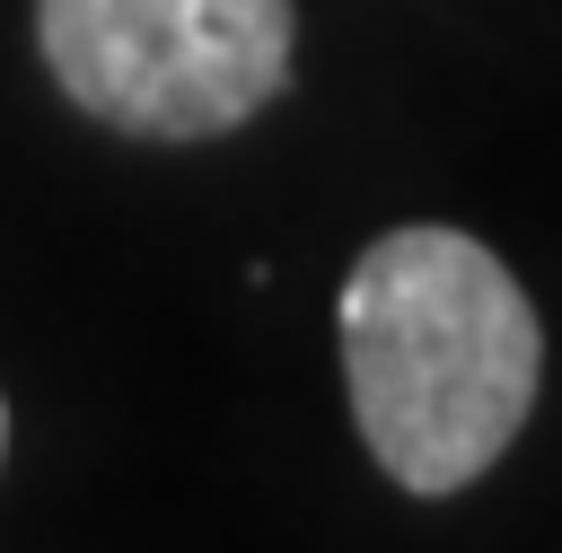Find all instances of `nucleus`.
Instances as JSON below:
<instances>
[{
  "label": "nucleus",
  "mask_w": 562,
  "mask_h": 553,
  "mask_svg": "<svg viewBox=\"0 0 562 553\" xmlns=\"http://www.w3.org/2000/svg\"><path fill=\"white\" fill-rule=\"evenodd\" d=\"M290 0H35L53 88L132 140H211L290 88Z\"/></svg>",
  "instance_id": "obj_2"
},
{
  "label": "nucleus",
  "mask_w": 562,
  "mask_h": 553,
  "mask_svg": "<svg viewBox=\"0 0 562 553\" xmlns=\"http://www.w3.org/2000/svg\"><path fill=\"white\" fill-rule=\"evenodd\" d=\"M342 395L386 483L448 500L501 465L536 413L544 325L518 272L439 219L386 228L342 272Z\"/></svg>",
  "instance_id": "obj_1"
},
{
  "label": "nucleus",
  "mask_w": 562,
  "mask_h": 553,
  "mask_svg": "<svg viewBox=\"0 0 562 553\" xmlns=\"http://www.w3.org/2000/svg\"><path fill=\"white\" fill-rule=\"evenodd\" d=\"M0 456H9V404H0Z\"/></svg>",
  "instance_id": "obj_3"
}]
</instances>
